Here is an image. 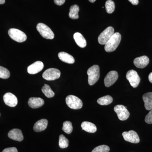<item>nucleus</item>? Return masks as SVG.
Listing matches in <instances>:
<instances>
[{
    "instance_id": "f257e3e1",
    "label": "nucleus",
    "mask_w": 152,
    "mask_h": 152,
    "mask_svg": "<svg viewBox=\"0 0 152 152\" xmlns=\"http://www.w3.org/2000/svg\"><path fill=\"white\" fill-rule=\"evenodd\" d=\"M121 40V36L120 33H114L107 42L105 45V50L108 53L113 52L118 46Z\"/></svg>"
},
{
    "instance_id": "f03ea898",
    "label": "nucleus",
    "mask_w": 152,
    "mask_h": 152,
    "mask_svg": "<svg viewBox=\"0 0 152 152\" xmlns=\"http://www.w3.org/2000/svg\"><path fill=\"white\" fill-rule=\"evenodd\" d=\"M87 74L88 76V81L90 86L94 85L100 77V68L97 65L93 66L89 68L87 71Z\"/></svg>"
},
{
    "instance_id": "7ed1b4c3",
    "label": "nucleus",
    "mask_w": 152,
    "mask_h": 152,
    "mask_svg": "<svg viewBox=\"0 0 152 152\" xmlns=\"http://www.w3.org/2000/svg\"><path fill=\"white\" fill-rule=\"evenodd\" d=\"M37 29L41 35L45 39H53L54 38V34L46 25L42 23H39L37 25Z\"/></svg>"
},
{
    "instance_id": "20e7f679",
    "label": "nucleus",
    "mask_w": 152,
    "mask_h": 152,
    "mask_svg": "<svg viewBox=\"0 0 152 152\" xmlns=\"http://www.w3.org/2000/svg\"><path fill=\"white\" fill-rule=\"evenodd\" d=\"M8 34L13 40L21 43L26 40L27 37L23 32L16 28H11L9 30Z\"/></svg>"
},
{
    "instance_id": "39448f33",
    "label": "nucleus",
    "mask_w": 152,
    "mask_h": 152,
    "mask_svg": "<svg viewBox=\"0 0 152 152\" xmlns=\"http://www.w3.org/2000/svg\"><path fill=\"white\" fill-rule=\"evenodd\" d=\"M66 102L69 107L74 110H79L83 107V103L81 100L74 95H69L67 96Z\"/></svg>"
},
{
    "instance_id": "423d86ee",
    "label": "nucleus",
    "mask_w": 152,
    "mask_h": 152,
    "mask_svg": "<svg viewBox=\"0 0 152 152\" xmlns=\"http://www.w3.org/2000/svg\"><path fill=\"white\" fill-rule=\"evenodd\" d=\"M114 33L113 28L111 26L107 28L98 37V41L99 43L102 45H105Z\"/></svg>"
},
{
    "instance_id": "0eeeda50",
    "label": "nucleus",
    "mask_w": 152,
    "mask_h": 152,
    "mask_svg": "<svg viewBox=\"0 0 152 152\" xmlns=\"http://www.w3.org/2000/svg\"><path fill=\"white\" fill-rule=\"evenodd\" d=\"M126 77L129 82L131 86L134 88L138 87L140 82L141 79L140 76L137 72L134 70L128 71L126 75Z\"/></svg>"
},
{
    "instance_id": "6e6552de",
    "label": "nucleus",
    "mask_w": 152,
    "mask_h": 152,
    "mask_svg": "<svg viewBox=\"0 0 152 152\" xmlns=\"http://www.w3.org/2000/svg\"><path fill=\"white\" fill-rule=\"evenodd\" d=\"M61 74V72L58 69L50 68L45 71L43 74L42 77L47 80H54L60 77Z\"/></svg>"
},
{
    "instance_id": "1a4fd4ad",
    "label": "nucleus",
    "mask_w": 152,
    "mask_h": 152,
    "mask_svg": "<svg viewBox=\"0 0 152 152\" xmlns=\"http://www.w3.org/2000/svg\"><path fill=\"white\" fill-rule=\"evenodd\" d=\"M114 110L116 113L119 119L121 121H126L129 118L130 113L124 106L123 105H117L115 106Z\"/></svg>"
},
{
    "instance_id": "9d476101",
    "label": "nucleus",
    "mask_w": 152,
    "mask_h": 152,
    "mask_svg": "<svg viewBox=\"0 0 152 152\" xmlns=\"http://www.w3.org/2000/svg\"><path fill=\"white\" fill-rule=\"evenodd\" d=\"M122 135L126 141L135 144L140 142V137L137 133L135 131L131 130L129 132H124L123 133Z\"/></svg>"
},
{
    "instance_id": "9b49d317",
    "label": "nucleus",
    "mask_w": 152,
    "mask_h": 152,
    "mask_svg": "<svg viewBox=\"0 0 152 152\" xmlns=\"http://www.w3.org/2000/svg\"><path fill=\"white\" fill-rule=\"evenodd\" d=\"M118 78V74L116 71H112L107 74L104 83L106 87H110L114 84Z\"/></svg>"
},
{
    "instance_id": "f8f14e48",
    "label": "nucleus",
    "mask_w": 152,
    "mask_h": 152,
    "mask_svg": "<svg viewBox=\"0 0 152 152\" xmlns=\"http://www.w3.org/2000/svg\"><path fill=\"white\" fill-rule=\"evenodd\" d=\"M3 99L5 104L9 107H13L18 104V99L17 97L12 93H6L4 95Z\"/></svg>"
},
{
    "instance_id": "ddd939ff",
    "label": "nucleus",
    "mask_w": 152,
    "mask_h": 152,
    "mask_svg": "<svg viewBox=\"0 0 152 152\" xmlns=\"http://www.w3.org/2000/svg\"><path fill=\"white\" fill-rule=\"evenodd\" d=\"M44 66L43 62L40 61H38L28 67V72L31 75H35L41 72L43 69Z\"/></svg>"
},
{
    "instance_id": "4468645a",
    "label": "nucleus",
    "mask_w": 152,
    "mask_h": 152,
    "mask_svg": "<svg viewBox=\"0 0 152 152\" xmlns=\"http://www.w3.org/2000/svg\"><path fill=\"white\" fill-rule=\"evenodd\" d=\"M150 60L146 56H142L136 58L134 61V64L137 68L143 69L149 63Z\"/></svg>"
},
{
    "instance_id": "2eb2a0df",
    "label": "nucleus",
    "mask_w": 152,
    "mask_h": 152,
    "mask_svg": "<svg viewBox=\"0 0 152 152\" xmlns=\"http://www.w3.org/2000/svg\"><path fill=\"white\" fill-rule=\"evenodd\" d=\"M8 137L10 139L18 142L22 141L24 139L22 131L17 129H13L10 131L8 133Z\"/></svg>"
},
{
    "instance_id": "dca6fc26",
    "label": "nucleus",
    "mask_w": 152,
    "mask_h": 152,
    "mask_svg": "<svg viewBox=\"0 0 152 152\" xmlns=\"http://www.w3.org/2000/svg\"><path fill=\"white\" fill-rule=\"evenodd\" d=\"M45 104V102L41 98L31 97L29 99L28 104L31 108L33 109L39 108Z\"/></svg>"
},
{
    "instance_id": "f3484780",
    "label": "nucleus",
    "mask_w": 152,
    "mask_h": 152,
    "mask_svg": "<svg viewBox=\"0 0 152 152\" xmlns=\"http://www.w3.org/2000/svg\"><path fill=\"white\" fill-rule=\"evenodd\" d=\"M48 120L45 119L39 120L34 125V131L37 132L43 131L46 129L48 126Z\"/></svg>"
},
{
    "instance_id": "a211bd4d",
    "label": "nucleus",
    "mask_w": 152,
    "mask_h": 152,
    "mask_svg": "<svg viewBox=\"0 0 152 152\" xmlns=\"http://www.w3.org/2000/svg\"><path fill=\"white\" fill-rule=\"evenodd\" d=\"M59 58L64 62L69 64H73L75 62L74 57L64 52H60L58 55Z\"/></svg>"
},
{
    "instance_id": "6ab92c4d",
    "label": "nucleus",
    "mask_w": 152,
    "mask_h": 152,
    "mask_svg": "<svg viewBox=\"0 0 152 152\" xmlns=\"http://www.w3.org/2000/svg\"><path fill=\"white\" fill-rule=\"evenodd\" d=\"M74 39L75 41L76 44L80 48H84L86 46V41L80 33H75L74 35Z\"/></svg>"
},
{
    "instance_id": "aec40b11",
    "label": "nucleus",
    "mask_w": 152,
    "mask_h": 152,
    "mask_svg": "<svg viewBox=\"0 0 152 152\" xmlns=\"http://www.w3.org/2000/svg\"><path fill=\"white\" fill-rule=\"evenodd\" d=\"M143 100L145 103V107L147 110L152 109V92L146 93L143 95Z\"/></svg>"
},
{
    "instance_id": "412c9836",
    "label": "nucleus",
    "mask_w": 152,
    "mask_h": 152,
    "mask_svg": "<svg viewBox=\"0 0 152 152\" xmlns=\"http://www.w3.org/2000/svg\"><path fill=\"white\" fill-rule=\"evenodd\" d=\"M81 127L83 130L88 133H94L97 131L96 125L89 122L84 121L82 123Z\"/></svg>"
},
{
    "instance_id": "4be33fe9",
    "label": "nucleus",
    "mask_w": 152,
    "mask_h": 152,
    "mask_svg": "<svg viewBox=\"0 0 152 152\" xmlns=\"http://www.w3.org/2000/svg\"><path fill=\"white\" fill-rule=\"evenodd\" d=\"M80 10V8L77 5L72 6L70 8L69 13V17L73 20H76L79 18L78 12Z\"/></svg>"
},
{
    "instance_id": "5701e85b",
    "label": "nucleus",
    "mask_w": 152,
    "mask_h": 152,
    "mask_svg": "<svg viewBox=\"0 0 152 152\" xmlns=\"http://www.w3.org/2000/svg\"><path fill=\"white\" fill-rule=\"evenodd\" d=\"M113 102V98L109 95L100 98L97 100L98 103L101 105H107L112 103Z\"/></svg>"
},
{
    "instance_id": "b1692460",
    "label": "nucleus",
    "mask_w": 152,
    "mask_h": 152,
    "mask_svg": "<svg viewBox=\"0 0 152 152\" xmlns=\"http://www.w3.org/2000/svg\"><path fill=\"white\" fill-rule=\"evenodd\" d=\"M42 92L47 97L50 98L54 96L55 93L49 85L45 84L42 88Z\"/></svg>"
},
{
    "instance_id": "393cba45",
    "label": "nucleus",
    "mask_w": 152,
    "mask_h": 152,
    "mask_svg": "<svg viewBox=\"0 0 152 152\" xmlns=\"http://www.w3.org/2000/svg\"><path fill=\"white\" fill-rule=\"evenodd\" d=\"M106 12L108 14H112L115 10V4L112 0H107L105 3Z\"/></svg>"
},
{
    "instance_id": "a878e982",
    "label": "nucleus",
    "mask_w": 152,
    "mask_h": 152,
    "mask_svg": "<svg viewBox=\"0 0 152 152\" xmlns=\"http://www.w3.org/2000/svg\"><path fill=\"white\" fill-rule=\"evenodd\" d=\"M69 140L64 135H60L59 141V146L60 148L62 149L66 148L69 146Z\"/></svg>"
},
{
    "instance_id": "bb28decb",
    "label": "nucleus",
    "mask_w": 152,
    "mask_h": 152,
    "mask_svg": "<svg viewBox=\"0 0 152 152\" xmlns=\"http://www.w3.org/2000/svg\"><path fill=\"white\" fill-rule=\"evenodd\" d=\"M62 130L66 133L70 134L73 131V126L72 123L69 121H66L63 123Z\"/></svg>"
},
{
    "instance_id": "cd10ccee",
    "label": "nucleus",
    "mask_w": 152,
    "mask_h": 152,
    "mask_svg": "<svg viewBox=\"0 0 152 152\" xmlns=\"http://www.w3.org/2000/svg\"><path fill=\"white\" fill-rule=\"evenodd\" d=\"M10 76V71L4 67L0 66V78L2 79H8Z\"/></svg>"
},
{
    "instance_id": "c85d7f7f",
    "label": "nucleus",
    "mask_w": 152,
    "mask_h": 152,
    "mask_svg": "<svg viewBox=\"0 0 152 152\" xmlns=\"http://www.w3.org/2000/svg\"><path fill=\"white\" fill-rule=\"evenodd\" d=\"M110 151V147L106 145H101L95 148L91 152H109Z\"/></svg>"
},
{
    "instance_id": "c756f323",
    "label": "nucleus",
    "mask_w": 152,
    "mask_h": 152,
    "mask_svg": "<svg viewBox=\"0 0 152 152\" xmlns=\"http://www.w3.org/2000/svg\"><path fill=\"white\" fill-rule=\"evenodd\" d=\"M145 121L148 124H152V109L150 110L149 113L146 116Z\"/></svg>"
},
{
    "instance_id": "7c9ffc66",
    "label": "nucleus",
    "mask_w": 152,
    "mask_h": 152,
    "mask_svg": "<svg viewBox=\"0 0 152 152\" xmlns=\"http://www.w3.org/2000/svg\"><path fill=\"white\" fill-rule=\"evenodd\" d=\"M2 152H18V150L15 147L7 148L5 149Z\"/></svg>"
},
{
    "instance_id": "2f4dec72",
    "label": "nucleus",
    "mask_w": 152,
    "mask_h": 152,
    "mask_svg": "<svg viewBox=\"0 0 152 152\" xmlns=\"http://www.w3.org/2000/svg\"><path fill=\"white\" fill-rule=\"evenodd\" d=\"M66 0H54V3L58 6H61L65 2Z\"/></svg>"
},
{
    "instance_id": "473e14b6",
    "label": "nucleus",
    "mask_w": 152,
    "mask_h": 152,
    "mask_svg": "<svg viewBox=\"0 0 152 152\" xmlns=\"http://www.w3.org/2000/svg\"><path fill=\"white\" fill-rule=\"evenodd\" d=\"M129 1L134 5H137L139 4L138 0H129Z\"/></svg>"
},
{
    "instance_id": "72a5a7b5",
    "label": "nucleus",
    "mask_w": 152,
    "mask_h": 152,
    "mask_svg": "<svg viewBox=\"0 0 152 152\" xmlns=\"http://www.w3.org/2000/svg\"><path fill=\"white\" fill-rule=\"evenodd\" d=\"M148 79L149 81L152 83V72H151L149 75Z\"/></svg>"
},
{
    "instance_id": "f704fd0d",
    "label": "nucleus",
    "mask_w": 152,
    "mask_h": 152,
    "mask_svg": "<svg viewBox=\"0 0 152 152\" xmlns=\"http://www.w3.org/2000/svg\"><path fill=\"white\" fill-rule=\"evenodd\" d=\"M5 2V0H0V4H3Z\"/></svg>"
},
{
    "instance_id": "c9c22d12",
    "label": "nucleus",
    "mask_w": 152,
    "mask_h": 152,
    "mask_svg": "<svg viewBox=\"0 0 152 152\" xmlns=\"http://www.w3.org/2000/svg\"><path fill=\"white\" fill-rule=\"evenodd\" d=\"M96 0H89V1L91 3H94L96 1Z\"/></svg>"
}]
</instances>
